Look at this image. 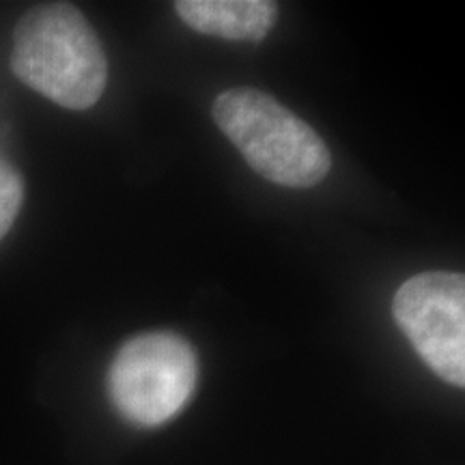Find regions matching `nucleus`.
I'll return each instance as SVG.
<instances>
[{
	"instance_id": "1",
	"label": "nucleus",
	"mask_w": 465,
	"mask_h": 465,
	"mask_svg": "<svg viewBox=\"0 0 465 465\" xmlns=\"http://www.w3.org/2000/svg\"><path fill=\"white\" fill-rule=\"evenodd\" d=\"M11 69L39 95L67 110L100 102L108 61L86 17L74 5H39L22 15L14 33Z\"/></svg>"
},
{
	"instance_id": "2",
	"label": "nucleus",
	"mask_w": 465,
	"mask_h": 465,
	"mask_svg": "<svg viewBox=\"0 0 465 465\" xmlns=\"http://www.w3.org/2000/svg\"><path fill=\"white\" fill-rule=\"evenodd\" d=\"M213 121L250 168L276 185L312 188L332 166L319 134L263 91H224L213 102Z\"/></svg>"
},
{
	"instance_id": "3",
	"label": "nucleus",
	"mask_w": 465,
	"mask_h": 465,
	"mask_svg": "<svg viewBox=\"0 0 465 465\" xmlns=\"http://www.w3.org/2000/svg\"><path fill=\"white\" fill-rule=\"evenodd\" d=\"M199 360L192 345L173 332L127 341L108 371L114 410L136 427H160L179 414L194 394Z\"/></svg>"
},
{
	"instance_id": "4",
	"label": "nucleus",
	"mask_w": 465,
	"mask_h": 465,
	"mask_svg": "<svg viewBox=\"0 0 465 465\" xmlns=\"http://www.w3.org/2000/svg\"><path fill=\"white\" fill-rule=\"evenodd\" d=\"M392 315L416 353L452 386L465 383V278L424 272L401 284Z\"/></svg>"
},
{
	"instance_id": "5",
	"label": "nucleus",
	"mask_w": 465,
	"mask_h": 465,
	"mask_svg": "<svg viewBox=\"0 0 465 465\" xmlns=\"http://www.w3.org/2000/svg\"><path fill=\"white\" fill-rule=\"evenodd\" d=\"M174 11L192 31L231 42H261L278 17L270 0H179Z\"/></svg>"
},
{
	"instance_id": "6",
	"label": "nucleus",
	"mask_w": 465,
	"mask_h": 465,
	"mask_svg": "<svg viewBox=\"0 0 465 465\" xmlns=\"http://www.w3.org/2000/svg\"><path fill=\"white\" fill-rule=\"evenodd\" d=\"M22 201H25V182L20 173L7 160L0 158V240L14 226Z\"/></svg>"
}]
</instances>
